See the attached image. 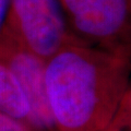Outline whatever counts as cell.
Here are the masks:
<instances>
[{"mask_svg":"<svg viewBox=\"0 0 131 131\" xmlns=\"http://www.w3.org/2000/svg\"><path fill=\"white\" fill-rule=\"evenodd\" d=\"M129 47L66 45L45 66V88L56 131H102L129 85Z\"/></svg>","mask_w":131,"mask_h":131,"instance_id":"1","label":"cell"},{"mask_svg":"<svg viewBox=\"0 0 131 131\" xmlns=\"http://www.w3.org/2000/svg\"><path fill=\"white\" fill-rule=\"evenodd\" d=\"M2 30L45 61L81 40L69 27L59 0H10Z\"/></svg>","mask_w":131,"mask_h":131,"instance_id":"2","label":"cell"},{"mask_svg":"<svg viewBox=\"0 0 131 131\" xmlns=\"http://www.w3.org/2000/svg\"><path fill=\"white\" fill-rule=\"evenodd\" d=\"M70 30L86 43L101 47H128L131 0H59Z\"/></svg>","mask_w":131,"mask_h":131,"instance_id":"3","label":"cell"},{"mask_svg":"<svg viewBox=\"0 0 131 131\" xmlns=\"http://www.w3.org/2000/svg\"><path fill=\"white\" fill-rule=\"evenodd\" d=\"M0 62L13 73L25 93L37 129L56 131L46 97V61L22 47L2 30L0 33Z\"/></svg>","mask_w":131,"mask_h":131,"instance_id":"4","label":"cell"},{"mask_svg":"<svg viewBox=\"0 0 131 131\" xmlns=\"http://www.w3.org/2000/svg\"><path fill=\"white\" fill-rule=\"evenodd\" d=\"M0 113L21 120L39 131L25 93L13 73L2 62H0Z\"/></svg>","mask_w":131,"mask_h":131,"instance_id":"5","label":"cell"},{"mask_svg":"<svg viewBox=\"0 0 131 131\" xmlns=\"http://www.w3.org/2000/svg\"><path fill=\"white\" fill-rule=\"evenodd\" d=\"M108 128L113 131H131V83L127 88Z\"/></svg>","mask_w":131,"mask_h":131,"instance_id":"6","label":"cell"},{"mask_svg":"<svg viewBox=\"0 0 131 131\" xmlns=\"http://www.w3.org/2000/svg\"><path fill=\"white\" fill-rule=\"evenodd\" d=\"M0 131H36L25 122L0 113Z\"/></svg>","mask_w":131,"mask_h":131,"instance_id":"7","label":"cell"},{"mask_svg":"<svg viewBox=\"0 0 131 131\" xmlns=\"http://www.w3.org/2000/svg\"><path fill=\"white\" fill-rule=\"evenodd\" d=\"M9 6L10 0H0V33H1L3 26H5Z\"/></svg>","mask_w":131,"mask_h":131,"instance_id":"8","label":"cell"},{"mask_svg":"<svg viewBox=\"0 0 131 131\" xmlns=\"http://www.w3.org/2000/svg\"><path fill=\"white\" fill-rule=\"evenodd\" d=\"M102 131H113V130H110V129L108 128V127H107V128H105L104 130H102Z\"/></svg>","mask_w":131,"mask_h":131,"instance_id":"9","label":"cell"}]
</instances>
